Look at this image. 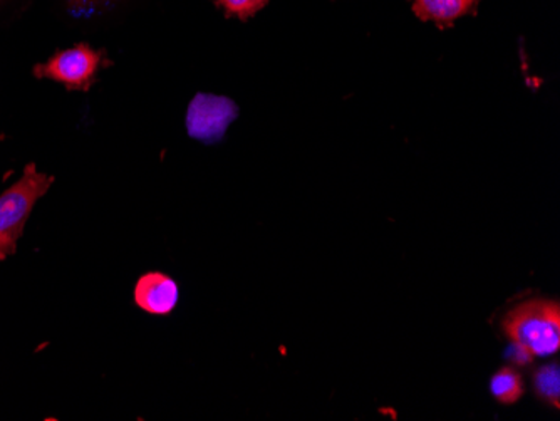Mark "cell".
<instances>
[{
	"instance_id": "1",
	"label": "cell",
	"mask_w": 560,
	"mask_h": 421,
	"mask_svg": "<svg viewBox=\"0 0 560 421\" xmlns=\"http://www.w3.org/2000/svg\"><path fill=\"white\" fill-rule=\"evenodd\" d=\"M502 326L512 342L524 346L536 358L550 356L560 350L559 301H527L506 314Z\"/></svg>"
},
{
	"instance_id": "2",
	"label": "cell",
	"mask_w": 560,
	"mask_h": 421,
	"mask_svg": "<svg viewBox=\"0 0 560 421\" xmlns=\"http://www.w3.org/2000/svg\"><path fill=\"white\" fill-rule=\"evenodd\" d=\"M52 184L55 177L37 172L36 165L30 163L21 180L0 195V260L15 254L34 206Z\"/></svg>"
},
{
	"instance_id": "3",
	"label": "cell",
	"mask_w": 560,
	"mask_h": 421,
	"mask_svg": "<svg viewBox=\"0 0 560 421\" xmlns=\"http://www.w3.org/2000/svg\"><path fill=\"white\" fill-rule=\"evenodd\" d=\"M106 65L109 61H106L105 51H96L88 44H78L52 56L46 65H37L34 74L65 84L68 90L88 91L96 83L101 66Z\"/></svg>"
},
{
	"instance_id": "4",
	"label": "cell",
	"mask_w": 560,
	"mask_h": 421,
	"mask_svg": "<svg viewBox=\"0 0 560 421\" xmlns=\"http://www.w3.org/2000/svg\"><path fill=\"white\" fill-rule=\"evenodd\" d=\"M238 116V106L231 97L197 94L187 109L188 137L201 143L215 144Z\"/></svg>"
},
{
	"instance_id": "5",
	"label": "cell",
	"mask_w": 560,
	"mask_h": 421,
	"mask_svg": "<svg viewBox=\"0 0 560 421\" xmlns=\"http://www.w3.org/2000/svg\"><path fill=\"white\" fill-rule=\"evenodd\" d=\"M135 304L151 316H170L180 301V288L175 279L159 270L138 278L133 289Z\"/></svg>"
},
{
	"instance_id": "6",
	"label": "cell",
	"mask_w": 560,
	"mask_h": 421,
	"mask_svg": "<svg viewBox=\"0 0 560 421\" xmlns=\"http://www.w3.org/2000/svg\"><path fill=\"white\" fill-rule=\"evenodd\" d=\"M478 2L480 0H413V12L421 21L435 22L440 30H446L474 11Z\"/></svg>"
},
{
	"instance_id": "7",
	"label": "cell",
	"mask_w": 560,
	"mask_h": 421,
	"mask_svg": "<svg viewBox=\"0 0 560 421\" xmlns=\"http://www.w3.org/2000/svg\"><path fill=\"white\" fill-rule=\"evenodd\" d=\"M490 393L502 405H514L525 393L524 379L514 367H503L493 375Z\"/></svg>"
},
{
	"instance_id": "8",
	"label": "cell",
	"mask_w": 560,
	"mask_h": 421,
	"mask_svg": "<svg viewBox=\"0 0 560 421\" xmlns=\"http://www.w3.org/2000/svg\"><path fill=\"white\" fill-rule=\"evenodd\" d=\"M534 391L544 404L559 410L560 408V370L559 363L546 364L534 373Z\"/></svg>"
},
{
	"instance_id": "9",
	"label": "cell",
	"mask_w": 560,
	"mask_h": 421,
	"mask_svg": "<svg viewBox=\"0 0 560 421\" xmlns=\"http://www.w3.org/2000/svg\"><path fill=\"white\" fill-rule=\"evenodd\" d=\"M213 2L222 8L229 17H238L242 21L256 15L260 9L269 4V0H213Z\"/></svg>"
},
{
	"instance_id": "10",
	"label": "cell",
	"mask_w": 560,
	"mask_h": 421,
	"mask_svg": "<svg viewBox=\"0 0 560 421\" xmlns=\"http://www.w3.org/2000/svg\"><path fill=\"white\" fill-rule=\"evenodd\" d=\"M506 360L511 361L512 364H517V366H528L532 361L536 360V356L530 351L525 350L524 346L512 342L509 353H506Z\"/></svg>"
},
{
	"instance_id": "11",
	"label": "cell",
	"mask_w": 560,
	"mask_h": 421,
	"mask_svg": "<svg viewBox=\"0 0 560 421\" xmlns=\"http://www.w3.org/2000/svg\"><path fill=\"white\" fill-rule=\"evenodd\" d=\"M105 0H69V8L71 11L81 12H91L93 9H96L97 5L103 4Z\"/></svg>"
}]
</instances>
